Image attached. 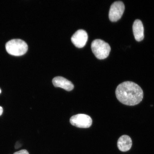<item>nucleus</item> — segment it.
Returning a JSON list of instances; mask_svg holds the SVG:
<instances>
[{
	"label": "nucleus",
	"instance_id": "obj_1",
	"mask_svg": "<svg viewBox=\"0 0 154 154\" xmlns=\"http://www.w3.org/2000/svg\"><path fill=\"white\" fill-rule=\"evenodd\" d=\"M115 93L119 101L128 106L138 105L142 101L143 97L141 88L131 82H125L119 84Z\"/></svg>",
	"mask_w": 154,
	"mask_h": 154
},
{
	"label": "nucleus",
	"instance_id": "obj_2",
	"mask_svg": "<svg viewBox=\"0 0 154 154\" xmlns=\"http://www.w3.org/2000/svg\"><path fill=\"white\" fill-rule=\"evenodd\" d=\"M5 48L8 53L15 56L24 55L28 50L27 44L23 40L19 39L10 40L6 44Z\"/></svg>",
	"mask_w": 154,
	"mask_h": 154
},
{
	"label": "nucleus",
	"instance_id": "obj_3",
	"mask_svg": "<svg viewBox=\"0 0 154 154\" xmlns=\"http://www.w3.org/2000/svg\"><path fill=\"white\" fill-rule=\"evenodd\" d=\"M92 51L99 59H104L109 56L111 47L108 43L101 39L94 40L91 44Z\"/></svg>",
	"mask_w": 154,
	"mask_h": 154
},
{
	"label": "nucleus",
	"instance_id": "obj_4",
	"mask_svg": "<svg viewBox=\"0 0 154 154\" xmlns=\"http://www.w3.org/2000/svg\"><path fill=\"white\" fill-rule=\"evenodd\" d=\"M73 126L80 128H89L91 126L92 120L89 116L84 114H79L73 116L70 120Z\"/></svg>",
	"mask_w": 154,
	"mask_h": 154
},
{
	"label": "nucleus",
	"instance_id": "obj_5",
	"mask_svg": "<svg viewBox=\"0 0 154 154\" xmlns=\"http://www.w3.org/2000/svg\"><path fill=\"white\" fill-rule=\"evenodd\" d=\"M125 10V6L122 2H115L111 6L109 13V20L112 22H117L122 16Z\"/></svg>",
	"mask_w": 154,
	"mask_h": 154
},
{
	"label": "nucleus",
	"instance_id": "obj_6",
	"mask_svg": "<svg viewBox=\"0 0 154 154\" xmlns=\"http://www.w3.org/2000/svg\"><path fill=\"white\" fill-rule=\"evenodd\" d=\"M88 35L85 30H77L71 38V41L77 48H82L86 45L88 40Z\"/></svg>",
	"mask_w": 154,
	"mask_h": 154
},
{
	"label": "nucleus",
	"instance_id": "obj_7",
	"mask_svg": "<svg viewBox=\"0 0 154 154\" xmlns=\"http://www.w3.org/2000/svg\"><path fill=\"white\" fill-rule=\"evenodd\" d=\"M54 86L63 88L67 91H72L74 88V85L70 81L61 76L55 77L52 80Z\"/></svg>",
	"mask_w": 154,
	"mask_h": 154
},
{
	"label": "nucleus",
	"instance_id": "obj_8",
	"mask_svg": "<svg viewBox=\"0 0 154 154\" xmlns=\"http://www.w3.org/2000/svg\"><path fill=\"white\" fill-rule=\"evenodd\" d=\"M132 143V140L130 137L124 135L119 138L117 141V147L120 151L127 152L130 149Z\"/></svg>",
	"mask_w": 154,
	"mask_h": 154
},
{
	"label": "nucleus",
	"instance_id": "obj_9",
	"mask_svg": "<svg viewBox=\"0 0 154 154\" xmlns=\"http://www.w3.org/2000/svg\"><path fill=\"white\" fill-rule=\"evenodd\" d=\"M133 31L136 41L140 42L143 39L144 27L141 21L137 19L134 21L133 25Z\"/></svg>",
	"mask_w": 154,
	"mask_h": 154
},
{
	"label": "nucleus",
	"instance_id": "obj_10",
	"mask_svg": "<svg viewBox=\"0 0 154 154\" xmlns=\"http://www.w3.org/2000/svg\"><path fill=\"white\" fill-rule=\"evenodd\" d=\"M13 154H29L27 151L26 149L21 150L20 151L16 152Z\"/></svg>",
	"mask_w": 154,
	"mask_h": 154
},
{
	"label": "nucleus",
	"instance_id": "obj_11",
	"mask_svg": "<svg viewBox=\"0 0 154 154\" xmlns=\"http://www.w3.org/2000/svg\"><path fill=\"white\" fill-rule=\"evenodd\" d=\"M3 112V108L0 106V116L2 114Z\"/></svg>",
	"mask_w": 154,
	"mask_h": 154
},
{
	"label": "nucleus",
	"instance_id": "obj_12",
	"mask_svg": "<svg viewBox=\"0 0 154 154\" xmlns=\"http://www.w3.org/2000/svg\"><path fill=\"white\" fill-rule=\"evenodd\" d=\"M1 88H0V94L1 93Z\"/></svg>",
	"mask_w": 154,
	"mask_h": 154
}]
</instances>
